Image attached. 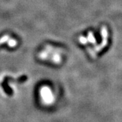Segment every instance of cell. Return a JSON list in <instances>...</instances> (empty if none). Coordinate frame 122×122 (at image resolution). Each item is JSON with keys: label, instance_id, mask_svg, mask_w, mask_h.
I'll return each mask as SVG.
<instances>
[{"label": "cell", "instance_id": "cell-1", "mask_svg": "<svg viewBox=\"0 0 122 122\" xmlns=\"http://www.w3.org/2000/svg\"><path fill=\"white\" fill-rule=\"evenodd\" d=\"M41 96L42 98L44 99L45 102L50 104V102H52L54 100V96H53L52 91L49 87H44L41 90Z\"/></svg>", "mask_w": 122, "mask_h": 122}]
</instances>
